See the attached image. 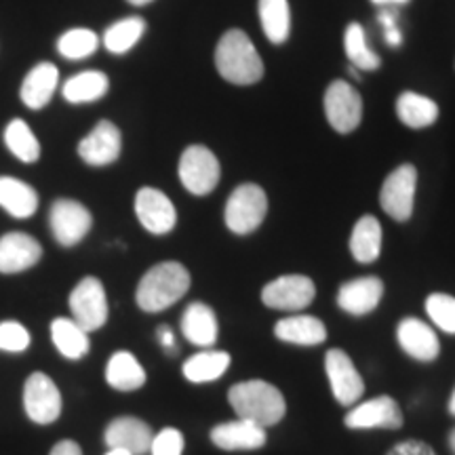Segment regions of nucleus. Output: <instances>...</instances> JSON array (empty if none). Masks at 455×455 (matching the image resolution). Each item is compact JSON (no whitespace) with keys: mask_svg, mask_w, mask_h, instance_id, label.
I'll use <instances>...</instances> for the list:
<instances>
[{"mask_svg":"<svg viewBox=\"0 0 455 455\" xmlns=\"http://www.w3.org/2000/svg\"><path fill=\"white\" fill-rule=\"evenodd\" d=\"M426 312L436 327L455 335V298L447 293H432L426 298Z\"/></svg>","mask_w":455,"mask_h":455,"instance_id":"36","label":"nucleus"},{"mask_svg":"<svg viewBox=\"0 0 455 455\" xmlns=\"http://www.w3.org/2000/svg\"><path fill=\"white\" fill-rule=\"evenodd\" d=\"M106 382L110 384L114 390H138L146 384V371L144 367L140 365L138 358L131 355V352H114L106 367Z\"/></svg>","mask_w":455,"mask_h":455,"instance_id":"25","label":"nucleus"},{"mask_svg":"<svg viewBox=\"0 0 455 455\" xmlns=\"http://www.w3.org/2000/svg\"><path fill=\"white\" fill-rule=\"evenodd\" d=\"M396 339L401 348L415 361L430 363L439 356L441 341L435 329L426 325L419 318H403L396 327Z\"/></svg>","mask_w":455,"mask_h":455,"instance_id":"19","label":"nucleus"},{"mask_svg":"<svg viewBox=\"0 0 455 455\" xmlns=\"http://www.w3.org/2000/svg\"><path fill=\"white\" fill-rule=\"evenodd\" d=\"M108 89H110V81H108L104 72L87 70L68 78L64 87H61V93H64V100L70 101V104H91V101L104 98Z\"/></svg>","mask_w":455,"mask_h":455,"instance_id":"28","label":"nucleus"},{"mask_svg":"<svg viewBox=\"0 0 455 455\" xmlns=\"http://www.w3.org/2000/svg\"><path fill=\"white\" fill-rule=\"evenodd\" d=\"M152 455H181L184 453V435L178 428H164L155 435L150 447Z\"/></svg>","mask_w":455,"mask_h":455,"instance_id":"38","label":"nucleus"},{"mask_svg":"<svg viewBox=\"0 0 455 455\" xmlns=\"http://www.w3.org/2000/svg\"><path fill=\"white\" fill-rule=\"evenodd\" d=\"M449 413H451V415H455V390H453V395H451V398H449Z\"/></svg>","mask_w":455,"mask_h":455,"instance_id":"46","label":"nucleus"},{"mask_svg":"<svg viewBox=\"0 0 455 455\" xmlns=\"http://www.w3.org/2000/svg\"><path fill=\"white\" fill-rule=\"evenodd\" d=\"M346 426L352 430L386 428L398 430L403 426V411L392 396H378L361 403L346 415Z\"/></svg>","mask_w":455,"mask_h":455,"instance_id":"15","label":"nucleus"},{"mask_svg":"<svg viewBox=\"0 0 455 455\" xmlns=\"http://www.w3.org/2000/svg\"><path fill=\"white\" fill-rule=\"evenodd\" d=\"M106 455H131L129 451H123V449H110Z\"/></svg>","mask_w":455,"mask_h":455,"instance_id":"47","label":"nucleus"},{"mask_svg":"<svg viewBox=\"0 0 455 455\" xmlns=\"http://www.w3.org/2000/svg\"><path fill=\"white\" fill-rule=\"evenodd\" d=\"M24 407L36 424H53L61 415V395L49 375L32 373L24 386Z\"/></svg>","mask_w":455,"mask_h":455,"instance_id":"11","label":"nucleus"},{"mask_svg":"<svg viewBox=\"0 0 455 455\" xmlns=\"http://www.w3.org/2000/svg\"><path fill=\"white\" fill-rule=\"evenodd\" d=\"M30 346V333L24 325L15 321L0 323V350L24 352Z\"/></svg>","mask_w":455,"mask_h":455,"instance_id":"37","label":"nucleus"},{"mask_svg":"<svg viewBox=\"0 0 455 455\" xmlns=\"http://www.w3.org/2000/svg\"><path fill=\"white\" fill-rule=\"evenodd\" d=\"M155 432L140 418H116L108 424L104 441L108 449H123L131 455L150 453Z\"/></svg>","mask_w":455,"mask_h":455,"instance_id":"16","label":"nucleus"},{"mask_svg":"<svg viewBox=\"0 0 455 455\" xmlns=\"http://www.w3.org/2000/svg\"><path fill=\"white\" fill-rule=\"evenodd\" d=\"M325 371L331 384L333 396L339 405H355L365 392V382L356 371L352 358L344 350H329L325 356Z\"/></svg>","mask_w":455,"mask_h":455,"instance_id":"12","label":"nucleus"},{"mask_svg":"<svg viewBox=\"0 0 455 455\" xmlns=\"http://www.w3.org/2000/svg\"><path fill=\"white\" fill-rule=\"evenodd\" d=\"M316 287L312 278L304 275H284L268 283L261 291V301L272 310L298 312L312 304Z\"/></svg>","mask_w":455,"mask_h":455,"instance_id":"10","label":"nucleus"},{"mask_svg":"<svg viewBox=\"0 0 455 455\" xmlns=\"http://www.w3.org/2000/svg\"><path fill=\"white\" fill-rule=\"evenodd\" d=\"M268 213V196L258 184H243L232 192L226 204V226L235 235H251Z\"/></svg>","mask_w":455,"mask_h":455,"instance_id":"4","label":"nucleus"},{"mask_svg":"<svg viewBox=\"0 0 455 455\" xmlns=\"http://www.w3.org/2000/svg\"><path fill=\"white\" fill-rule=\"evenodd\" d=\"M57 84H60V70L49 61L34 66L24 78L20 89V98L30 110H43L53 98Z\"/></svg>","mask_w":455,"mask_h":455,"instance_id":"21","label":"nucleus"},{"mask_svg":"<svg viewBox=\"0 0 455 455\" xmlns=\"http://www.w3.org/2000/svg\"><path fill=\"white\" fill-rule=\"evenodd\" d=\"M259 21L266 38L275 44H283L291 30V13L287 0H259Z\"/></svg>","mask_w":455,"mask_h":455,"instance_id":"31","label":"nucleus"},{"mask_svg":"<svg viewBox=\"0 0 455 455\" xmlns=\"http://www.w3.org/2000/svg\"><path fill=\"white\" fill-rule=\"evenodd\" d=\"M415 186H418V171L413 164H401L386 178L379 192V204L392 220L407 221L411 218Z\"/></svg>","mask_w":455,"mask_h":455,"instance_id":"9","label":"nucleus"},{"mask_svg":"<svg viewBox=\"0 0 455 455\" xmlns=\"http://www.w3.org/2000/svg\"><path fill=\"white\" fill-rule=\"evenodd\" d=\"M158 339H161L163 348L167 352H173L175 350V338H173V331L167 325L158 327Z\"/></svg>","mask_w":455,"mask_h":455,"instance_id":"42","label":"nucleus"},{"mask_svg":"<svg viewBox=\"0 0 455 455\" xmlns=\"http://www.w3.org/2000/svg\"><path fill=\"white\" fill-rule=\"evenodd\" d=\"M100 47V36L89 28H72V30L64 32L57 41V51L66 60L78 61L84 57L93 55Z\"/></svg>","mask_w":455,"mask_h":455,"instance_id":"35","label":"nucleus"},{"mask_svg":"<svg viewBox=\"0 0 455 455\" xmlns=\"http://www.w3.org/2000/svg\"><path fill=\"white\" fill-rule=\"evenodd\" d=\"M215 68L232 84H253L264 76V61L243 30H228L215 49Z\"/></svg>","mask_w":455,"mask_h":455,"instance_id":"3","label":"nucleus"},{"mask_svg":"<svg viewBox=\"0 0 455 455\" xmlns=\"http://www.w3.org/2000/svg\"><path fill=\"white\" fill-rule=\"evenodd\" d=\"M135 215L150 235H169L178 224V212L164 192L156 188H141L135 196Z\"/></svg>","mask_w":455,"mask_h":455,"instance_id":"13","label":"nucleus"},{"mask_svg":"<svg viewBox=\"0 0 455 455\" xmlns=\"http://www.w3.org/2000/svg\"><path fill=\"white\" fill-rule=\"evenodd\" d=\"M49 455H83L81 445L74 441H60L57 445L51 449Z\"/></svg>","mask_w":455,"mask_h":455,"instance_id":"41","label":"nucleus"},{"mask_svg":"<svg viewBox=\"0 0 455 455\" xmlns=\"http://www.w3.org/2000/svg\"><path fill=\"white\" fill-rule=\"evenodd\" d=\"M41 258V243L26 232H9V235L0 236V272L3 275L24 272L36 266Z\"/></svg>","mask_w":455,"mask_h":455,"instance_id":"17","label":"nucleus"},{"mask_svg":"<svg viewBox=\"0 0 455 455\" xmlns=\"http://www.w3.org/2000/svg\"><path fill=\"white\" fill-rule=\"evenodd\" d=\"M230 367V355L220 350H203L184 363V378L192 384H207L220 379Z\"/></svg>","mask_w":455,"mask_h":455,"instance_id":"30","label":"nucleus"},{"mask_svg":"<svg viewBox=\"0 0 455 455\" xmlns=\"http://www.w3.org/2000/svg\"><path fill=\"white\" fill-rule=\"evenodd\" d=\"M396 114L401 123L407 124V127L426 129L435 124L436 118H439V106L430 98H426V95L405 91L396 100Z\"/></svg>","mask_w":455,"mask_h":455,"instance_id":"27","label":"nucleus"},{"mask_svg":"<svg viewBox=\"0 0 455 455\" xmlns=\"http://www.w3.org/2000/svg\"><path fill=\"white\" fill-rule=\"evenodd\" d=\"M220 161L207 146H188L180 158V180L188 192L204 196L220 184Z\"/></svg>","mask_w":455,"mask_h":455,"instance_id":"5","label":"nucleus"},{"mask_svg":"<svg viewBox=\"0 0 455 455\" xmlns=\"http://www.w3.org/2000/svg\"><path fill=\"white\" fill-rule=\"evenodd\" d=\"M384 295V283L378 276H361L344 283L338 293V306L352 316H365L378 308Z\"/></svg>","mask_w":455,"mask_h":455,"instance_id":"18","label":"nucleus"},{"mask_svg":"<svg viewBox=\"0 0 455 455\" xmlns=\"http://www.w3.org/2000/svg\"><path fill=\"white\" fill-rule=\"evenodd\" d=\"M398 13L395 7H382L379 11V24L384 26V38L390 47H401L403 34L398 30Z\"/></svg>","mask_w":455,"mask_h":455,"instance_id":"39","label":"nucleus"},{"mask_svg":"<svg viewBox=\"0 0 455 455\" xmlns=\"http://www.w3.org/2000/svg\"><path fill=\"white\" fill-rule=\"evenodd\" d=\"M327 121L338 133H352L363 121V100L346 81H333L325 91Z\"/></svg>","mask_w":455,"mask_h":455,"instance_id":"8","label":"nucleus"},{"mask_svg":"<svg viewBox=\"0 0 455 455\" xmlns=\"http://www.w3.org/2000/svg\"><path fill=\"white\" fill-rule=\"evenodd\" d=\"M4 146L9 148L11 155L26 164L36 163L41 158V144H38L34 131L21 118H13L7 124V129H4Z\"/></svg>","mask_w":455,"mask_h":455,"instance_id":"32","label":"nucleus"},{"mask_svg":"<svg viewBox=\"0 0 455 455\" xmlns=\"http://www.w3.org/2000/svg\"><path fill=\"white\" fill-rule=\"evenodd\" d=\"M51 338L61 356L78 361L89 352V333L72 318H55L51 323Z\"/></svg>","mask_w":455,"mask_h":455,"instance_id":"29","label":"nucleus"},{"mask_svg":"<svg viewBox=\"0 0 455 455\" xmlns=\"http://www.w3.org/2000/svg\"><path fill=\"white\" fill-rule=\"evenodd\" d=\"M352 258L361 264H373L382 251V226L373 215H363L350 236Z\"/></svg>","mask_w":455,"mask_h":455,"instance_id":"26","label":"nucleus"},{"mask_svg":"<svg viewBox=\"0 0 455 455\" xmlns=\"http://www.w3.org/2000/svg\"><path fill=\"white\" fill-rule=\"evenodd\" d=\"M123 150L121 131L110 121H100L78 144V156L91 167H108L116 163Z\"/></svg>","mask_w":455,"mask_h":455,"instance_id":"14","label":"nucleus"},{"mask_svg":"<svg viewBox=\"0 0 455 455\" xmlns=\"http://www.w3.org/2000/svg\"><path fill=\"white\" fill-rule=\"evenodd\" d=\"M212 441L215 447L224 449V451H255L266 445L268 436H266V428L238 418L236 422L215 426L212 430Z\"/></svg>","mask_w":455,"mask_h":455,"instance_id":"20","label":"nucleus"},{"mask_svg":"<svg viewBox=\"0 0 455 455\" xmlns=\"http://www.w3.org/2000/svg\"><path fill=\"white\" fill-rule=\"evenodd\" d=\"M181 333L190 344L201 346V348H212L218 341L220 325L215 312L203 301H195L184 310L181 316Z\"/></svg>","mask_w":455,"mask_h":455,"instance_id":"22","label":"nucleus"},{"mask_svg":"<svg viewBox=\"0 0 455 455\" xmlns=\"http://www.w3.org/2000/svg\"><path fill=\"white\" fill-rule=\"evenodd\" d=\"M72 321L78 323L84 331H98L108 321V299L106 289L100 278H83L70 293Z\"/></svg>","mask_w":455,"mask_h":455,"instance_id":"6","label":"nucleus"},{"mask_svg":"<svg viewBox=\"0 0 455 455\" xmlns=\"http://www.w3.org/2000/svg\"><path fill=\"white\" fill-rule=\"evenodd\" d=\"M190 289V272L180 261L152 266L138 284L135 299L144 312H163L180 301Z\"/></svg>","mask_w":455,"mask_h":455,"instance_id":"2","label":"nucleus"},{"mask_svg":"<svg viewBox=\"0 0 455 455\" xmlns=\"http://www.w3.org/2000/svg\"><path fill=\"white\" fill-rule=\"evenodd\" d=\"M228 401L241 419L268 428L281 422L287 413L283 392L264 379H249L228 390Z\"/></svg>","mask_w":455,"mask_h":455,"instance_id":"1","label":"nucleus"},{"mask_svg":"<svg viewBox=\"0 0 455 455\" xmlns=\"http://www.w3.org/2000/svg\"><path fill=\"white\" fill-rule=\"evenodd\" d=\"M129 4H133V7H144V4H150L152 0H127Z\"/></svg>","mask_w":455,"mask_h":455,"instance_id":"44","label":"nucleus"},{"mask_svg":"<svg viewBox=\"0 0 455 455\" xmlns=\"http://www.w3.org/2000/svg\"><path fill=\"white\" fill-rule=\"evenodd\" d=\"M388 455H436V451L430 445H426L424 441L409 439L392 447Z\"/></svg>","mask_w":455,"mask_h":455,"instance_id":"40","label":"nucleus"},{"mask_svg":"<svg viewBox=\"0 0 455 455\" xmlns=\"http://www.w3.org/2000/svg\"><path fill=\"white\" fill-rule=\"evenodd\" d=\"M146 32V21L138 15L124 17V20L112 24L104 32V47L114 55L129 53L135 44L140 43V38Z\"/></svg>","mask_w":455,"mask_h":455,"instance_id":"33","label":"nucleus"},{"mask_svg":"<svg viewBox=\"0 0 455 455\" xmlns=\"http://www.w3.org/2000/svg\"><path fill=\"white\" fill-rule=\"evenodd\" d=\"M49 226L61 247H76L89 235L93 218L84 204L72 198H60L49 212Z\"/></svg>","mask_w":455,"mask_h":455,"instance_id":"7","label":"nucleus"},{"mask_svg":"<svg viewBox=\"0 0 455 455\" xmlns=\"http://www.w3.org/2000/svg\"><path fill=\"white\" fill-rule=\"evenodd\" d=\"M344 47H346V55H348V60L352 61V66H355L356 70L371 72V70H378L379 64H382V60H379V57L375 55L371 49H369L363 26L350 24L348 28H346Z\"/></svg>","mask_w":455,"mask_h":455,"instance_id":"34","label":"nucleus"},{"mask_svg":"<svg viewBox=\"0 0 455 455\" xmlns=\"http://www.w3.org/2000/svg\"><path fill=\"white\" fill-rule=\"evenodd\" d=\"M378 7H401V4L409 3V0H371Z\"/></svg>","mask_w":455,"mask_h":455,"instance_id":"43","label":"nucleus"},{"mask_svg":"<svg viewBox=\"0 0 455 455\" xmlns=\"http://www.w3.org/2000/svg\"><path fill=\"white\" fill-rule=\"evenodd\" d=\"M0 207L11 218L28 220L36 213L38 195L26 181L17 178H0Z\"/></svg>","mask_w":455,"mask_h":455,"instance_id":"24","label":"nucleus"},{"mask_svg":"<svg viewBox=\"0 0 455 455\" xmlns=\"http://www.w3.org/2000/svg\"><path fill=\"white\" fill-rule=\"evenodd\" d=\"M449 447H451V451L455 455V428L449 432Z\"/></svg>","mask_w":455,"mask_h":455,"instance_id":"45","label":"nucleus"},{"mask_svg":"<svg viewBox=\"0 0 455 455\" xmlns=\"http://www.w3.org/2000/svg\"><path fill=\"white\" fill-rule=\"evenodd\" d=\"M275 335L287 344L318 346L327 339V327L316 316H287L276 323Z\"/></svg>","mask_w":455,"mask_h":455,"instance_id":"23","label":"nucleus"}]
</instances>
